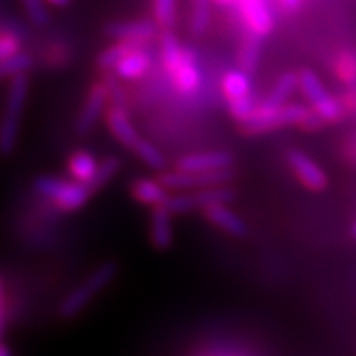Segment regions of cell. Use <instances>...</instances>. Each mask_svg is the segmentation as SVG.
Instances as JSON below:
<instances>
[{
  "instance_id": "e575fe53",
  "label": "cell",
  "mask_w": 356,
  "mask_h": 356,
  "mask_svg": "<svg viewBox=\"0 0 356 356\" xmlns=\"http://www.w3.org/2000/svg\"><path fill=\"white\" fill-rule=\"evenodd\" d=\"M0 356H13V353H11V349L8 347V343H4L2 340H0Z\"/></svg>"
},
{
  "instance_id": "f1b7e54d",
  "label": "cell",
  "mask_w": 356,
  "mask_h": 356,
  "mask_svg": "<svg viewBox=\"0 0 356 356\" xmlns=\"http://www.w3.org/2000/svg\"><path fill=\"white\" fill-rule=\"evenodd\" d=\"M42 58L49 67L60 70L71 62V51L64 42H49L44 47Z\"/></svg>"
},
{
  "instance_id": "d6a6232c",
  "label": "cell",
  "mask_w": 356,
  "mask_h": 356,
  "mask_svg": "<svg viewBox=\"0 0 356 356\" xmlns=\"http://www.w3.org/2000/svg\"><path fill=\"white\" fill-rule=\"evenodd\" d=\"M342 156L347 164L356 165V136L349 138L342 147Z\"/></svg>"
},
{
  "instance_id": "83f0119b",
  "label": "cell",
  "mask_w": 356,
  "mask_h": 356,
  "mask_svg": "<svg viewBox=\"0 0 356 356\" xmlns=\"http://www.w3.org/2000/svg\"><path fill=\"white\" fill-rule=\"evenodd\" d=\"M22 47L24 38L17 29L10 28V26L0 28V60L17 55V53L22 51Z\"/></svg>"
},
{
  "instance_id": "4316f807",
  "label": "cell",
  "mask_w": 356,
  "mask_h": 356,
  "mask_svg": "<svg viewBox=\"0 0 356 356\" xmlns=\"http://www.w3.org/2000/svg\"><path fill=\"white\" fill-rule=\"evenodd\" d=\"M31 67H33V56L20 51L17 55L10 56V58L0 60V79H4V76L11 79V76L22 75V73H28Z\"/></svg>"
},
{
  "instance_id": "8992f818",
  "label": "cell",
  "mask_w": 356,
  "mask_h": 356,
  "mask_svg": "<svg viewBox=\"0 0 356 356\" xmlns=\"http://www.w3.org/2000/svg\"><path fill=\"white\" fill-rule=\"evenodd\" d=\"M298 91L304 95L314 113H318L327 126L340 124L346 118L347 111L342 106V100L329 93L320 76L313 70L298 71Z\"/></svg>"
},
{
  "instance_id": "cb8c5ba5",
  "label": "cell",
  "mask_w": 356,
  "mask_h": 356,
  "mask_svg": "<svg viewBox=\"0 0 356 356\" xmlns=\"http://www.w3.org/2000/svg\"><path fill=\"white\" fill-rule=\"evenodd\" d=\"M136 44H127V42H111L108 47H104L102 51L97 56V67H99L100 73L108 75V73H113L115 66L118 62L122 60L124 56L129 55L133 49H136Z\"/></svg>"
},
{
  "instance_id": "5b68a950",
  "label": "cell",
  "mask_w": 356,
  "mask_h": 356,
  "mask_svg": "<svg viewBox=\"0 0 356 356\" xmlns=\"http://www.w3.org/2000/svg\"><path fill=\"white\" fill-rule=\"evenodd\" d=\"M253 75L240 67L227 70L220 79V93L227 113L236 124L245 122L254 113L258 100L253 93Z\"/></svg>"
},
{
  "instance_id": "603a6c76",
  "label": "cell",
  "mask_w": 356,
  "mask_h": 356,
  "mask_svg": "<svg viewBox=\"0 0 356 356\" xmlns=\"http://www.w3.org/2000/svg\"><path fill=\"white\" fill-rule=\"evenodd\" d=\"M131 151L133 155L149 169H155V171L162 173V171H165V168H168V160H165L164 153H162L153 142L145 140L142 136L136 140V144L133 145Z\"/></svg>"
},
{
  "instance_id": "52a82bcc",
  "label": "cell",
  "mask_w": 356,
  "mask_h": 356,
  "mask_svg": "<svg viewBox=\"0 0 356 356\" xmlns=\"http://www.w3.org/2000/svg\"><path fill=\"white\" fill-rule=\"evenodd\" d=\"M109 102H111V84L106 80H95L93 84L89 86L84 102H82L79 115H76V135L86 136L93 131L100 117L106 115Z\"/></svg>"
},
{
  "instance_id": "8fae6325",
  "label": "cell",
  "mask_w": 356,
  "mask_h": 356,
  "mask_svg": "<svg viewBox=\"0 0 356 356\" xmlns=\"http://www.w3.org/2000/svg\"><path fill=\"white\" fill-rule=\"evenodd\" d=\"M236 6L248 31L262 38H267L275 31V15L269 0H236Z\"/></svg>"
},
{
  "instance_id": "8d00e7d4",
  "label": "cell",
  "mask_w": 356,
  "mask_h": 356,
  "mask_svg": "<svg viewBox=\"0 0 356 356\" xmlns=\"http://www.w3.org/2000/svg\"><path fill=\"white\" fill-rule=\"evenodd\" d=\"M351 236L356 240V220L353 222V225H351Z\"/></svg>"
},
{
  "instance_id": "ac0fdd59",
  "label": "cell",
  "mask_w": 356,
  "mask_h": 356,
  "mask_svg": "<svg viewBox=\"0 0 356 356\" xmlns=\"http://www.w3.org/2000/svg\"><path fill=\"white\" fill-rule=\"evenodd\" d=\"M100 160L95 156L93 151L89 149H76L67 156L66 171L67 177L76 180V182L89 184L97 175Z\"/></svg>"
},
{
  "instance_id": "277c9868",
  "label": "cell",
  "mask_w": 356,
  "mask_h": 356,
  "mask_svg": "<svg viewBox=\"0 0 356 356\" xmlns=\"http://www.w3.org/2000/svg\"><path fill=\"white\" fill-rule=\"evenodd\" d=\"M29 79L28 73L11 76L8 95H6L4 115L0 120V153L10 155L13 153L17 140H19L20 122H22L24 108L28 102Z\"/></svg>"
},
{
  "instance_id": "3957f363",
  "label": "cell",
  "mask_w": 356,
  "mask_h": 356,
  "mask_svg": "<svg viewBox=\"0 0 356 356\" xmlns=\"http://www.w3.org/2000/svg\"><path fill=\"white\" fill-rule=\"evenodd\" d=\"M118 275V264L108 260V262H102L100 266H97L93 271L89 273L84 280L76 284V287L67 293L62 302L58 304V318L62 320H73L76 318L86 307L91 305V302L97 298V296L102 293V291L108 289V286L111 284Z\"/></svg>"
},
{
  "instance_id": "d4e9b609",
  "label": "cell",
  "mask_w": 356,
  "mask_h": 356,
  "mask_svg": "<svg viewBox=\"0 0 356 356\" xmlns=\"http://www.w3.org/2000/svg\"><path fill=\"white\" fill-rule=\"evenodd\" d=\"M120 168H122V162H120V159H117V156H106V159L100 160L97 175H95L93 180L89 182V188L93 189L95 195L99 191H102V189L111 182L113 178L117 177Z\"/></svg>"
},
{
  "instance_id": "1f68e13d",
  "label": "cell",
  "mask_w": 356,
  "mask_h": 356,
  "mask_svg": "<svg viewBox=\"0 0 356 356\" xmlns=\"http://www.w3.org/2000/svg\"><path fill=\"white\" fill-rule=\"evenodd\" d=\"M340 100H342V106L346 108L347 115H355L356 117V86L347 88V91L340 97Z\"/></svg>"
},
{
  "instance_id": "836d02e7",
  "label": "cell",
  "mask_w": 356,
  "mask_h": 356,
  "mask_svg": "<svg viewBox=\"0 0 356 356\" xmlns=\"http://www.w3.org/2000/svg\"><path fill=\"white\" fill-rule=\"evenodd\" d=\"M47 6H53V8H67L71 4V0H46Z\"/></svg>"
},
{
  "instance_id": "7402d4cb",
  "label": "cell",
  "mask_w": 356,
  "mask_h": 356,
  "mask_svg": "<svg viewBox=\"0 0 356 356\" xmlns=\"http://www.w3.org/2000/svg\"><path fill=\"white\" fill-rule=\"evenodd\" d=\"M215 0H191V15H189V31L195 38L206 35L211 24V13Z\"/></svg>"
},
{
  "instance_id": "e0dca14e",
  "label": "cell",
  "mask_w": 356,
  "mask_h": 356,
  "mask_svg": "<svg viewBox=\"0 0 356 356\" xmlns=\"http://www.w3.org/2000/svg\"><path fill=\"white\" fill-rule=\"evenodd\" d=\"M129 195L136 204L145 207L164 206L171 193L162 186L159 177H136L129 184Z\"/></svg>"
},
{
  "instance_id": "2e32d148",
  "label": "cell",
  "mask_w": 356,
  "mask_h": 356,
  "mask_svg": "<svg viewBox=\"0 0 356 356\" xmlns=\"http://www.w3.org/2000/svg\"><path fill=\"white\" fill-rule=\"evenodd\" d=\"M175 229L173 215L165 206L151 207L149 242L156 251H168L173 248Z\"/></svg>"
},
{
  "instance_id": "4fadbf2b",
  "label": "cell",
  "mask_w": 356,
  "mask_h": 356,
  "mask_svg": "<svg viewBox=\"0 0 356 356\" xmlns=\"http://www.w3.org/2000/svg\"><path fill=\"white\" fill-rule=\"evenodd\" d=\"M234 164L233 153L225 149L213 151H198V153H189L177 160L175 168L182 171H191V173H207V171H218V169H229Z\"/></svg>"
},
{
  "instance_id": "ba28073f",
  "label": "cell",
  "mask_w": 356,
  "mask_h": 356,
  "mask_svg": "<svg viewBox=\"0 0 356 356\" xmlns=\"http://www.w3.org/2000/svg\"><path fill=\"white\" fill-rule=\"evenodd\" d=\"M284 160H286L293 177L298 180V184L304 189L311 193H322L329 188V177L325 169L316 160L311 159L305 151L298 149V147H291L286 151Z\"/></svg>"
},
{
  "instance_id": "d590c367",
  "label": "cell",
  "mask_w": 356,
  "mask_h": 356,
  "mask_svg": "<svg viewBox=\"0 0 356 356\" xmlns=\"http://www.w3.org/2000/svg\"><path fill=\"white\" fill-rule=\"evenodd\" d=\"M215 4H218V6H231V4H236V0H215Z\"/></svg>"
},
{
  "instance_id": "7c38bea8",
  "label": "cell",
  "mask_w": 356,
  "mask_h": 356,
  "mask_svg": "<svg viewBox=\"0 0 356 356\" xmlns=\"http://www.w3.org/2000/svg\"><path fill=\"white\" fill-rule=\"evenodd\" d=\"M104 120H106V127H108V131L111 133L113 138L126 149H131L136 140L140 138L131 117H129V111H127L124 104H109L108 109H106V115H104Z\"/></svg>"
},
{
  "instance_id": "5bb4252c",
  "label": "cell",
  "mask_w": 356,
  "mask_h": 356,
  "mask_svg": "<svg viewBox=\"0 0 356 356\" xmlns=\"http://www.w3.org/2000/svg\"><path fill=\"white\" fill-rule=\"evenodd\" d=\"M200 213L220 233L229 234L234 238H242L248 234V224L240 218L238 213L231 209L229 204H213V206L204 207Z\"/></svg>"
},
{
  "instance_id": "4dcf8cb0",
  "label": "cell",
  "mask_w": 356,
  "mask_h": 356,
  "mask_svg": "<svg viewBox=\"0 0 356 356\" xmlns=\"http://www.w3.org/2000/svg\"><path fill=\"white\" fill-rule=\"evenodd\" d=\"M10 318V307H8V293H6L4 278L0 277V338L4 334L6 325Z\"/></svg>"
},
{
  "instance_id": "9a60e30c",
  "label": "cell",
  "mask_w": 356,
  "mask_h": 356,
  "mask_svg": "<svg viewBox=\"0 0 356 356\" xmlns=\"http://www.w3.org/2000/svg\"><path fill=\"white\" fill-rule=\"evenodd\" d=\"M151 67H153V53L147 49V46H140L118 62L113 70V75L126 82H135L144 79Z\"/></svg>"
},
{
  "instance_id": "d6986e66",
  "label": "cell",
  "mask_w": 356,
  "mask_h": 356,
  "mask_svg": "<svg viewBox=\"0 0 356 356\" xmlns=\"http://www.w3.org/2000/svg\"><path fill=\"white\" fill-rule=\"evenodd\" d=\"M262 37L245 29V33L240 38L238 49H236V67L253 75L260 64V58H262Z\"/></svg>"
},
{
  "instance_id": "9c48e42d",
  "label": "cell",
  "mask_w": 356,
  "mask_h": 356,
  "mask_svg": "<svg viewBox=\"0 0 356 356\" xmlns=\"http://www.w3.org/2000/svg\"><path fill=\"white\" fill-rule=\"evenodd\" d=\"M165 75L173 86L175 93L178 97H184V99L197 97L202 88V80H204L197 53L188 46L184 49L182 56L177 60V64L169 71H165Z\"/></svg>"
},
{
  "instance_id": "f546056e",
  "label": "cell",
  "mask_w": 356,
  "mask_h": 356,
  "mask_svg": "<svg viewBox=\"0 0 356 356\" xmlns=\"http://www.w3.org/2000/svg\"><path fill=\"white\" fill-rule=\"evenodd\" d=\"M24 10L28 13L29 20L37 26H46L49 22V11H47L46 0H20Z\"/></svg>"
},
{
  "instance_id": "ffe728a7",
  "label": "cell",
  "mask_w": 356,
  "mask_h": 356,
  "mask_svg": "<svg viewBox=\"0 0 356 356\" xmlns=\"http://www.w3.org/2000/svg\"><path fill=\"white\" fill-rule=\"evenodd\" d=\"M298 91V73H284L277 79L273 88L267 91L262 100H258V108L275 109L289 102L291 95Z\"/></svg>"
},
{
  "instance_id": "7a4b0ae2",
  "label": "cell",
  "mask_w": 356,
  "mask_h": 356,
  "mask_svg": "<svg viewBox=\"0 0 356 356\" xmlns=\"http://www.w3.org/2000/svg\"><path fill=\"white\" fill-rule=\"evenodd\" d=\"M33 191L53 209H56L58 213H66V215L84 209L95 197L89 184L76 182L70 177L62 178L53 177V175H42V177L35 178Z\"/></svg>"
},
{
  "instance_id": "6da1fadb",
  "label": "cell",
  "mask_w": 356,
  "mask_h": 356,
  "mask_svg": "<svg viewBox=\"0 0 356 356\" xmlns=\"http://www.w3.org/2000/svg\"><path fill=\"white\" fill-rule=\"evenodd\" d=\"M327 126L318 113H314L309 104L287 102L280 108L264 109L258 108L245 120L238 124L240 133L244 136H262L267 133L280 131L286 127H298L300 131L316 133Z\"/></svg>"
},
{
  "instance_id": "44dd1931",
  "label": "cell",
  "mask_w": 356,
  "mask_h": 356,
  "mask_svg": "<svg viewBox=\"0 0 356 356\" xmlns=\"http://www.w3.org/2000/svg\"><path fill=\"white\" fill-rule=\"evenodd\" d=\"M331 71L340 84L347 88L356 86V47H343L334 53L331 60Z\"/></svg>"
},
{
  "instance_id": "74e56055",
  "label": "cell",
  "mask_w": 356,
  "mask_h": 356,
  "mask_svg": "<svg viewBox=\"0 0 356 356\" xmlns=\"http://www.w3.org/2000/svg\"><path fill=\"white\" fill-rule=\"evenodd\" d=\"M218 356H240V355H233V353H231V355H218Z\"/></svg>"
},
{
  "instance_id": "484cf974",
  "label": "cell",
  "mask_w": 356,
  "mask_h": 356,
  "mask_svg": "<svg viewBox=\"0 0 356 356\" xmlns=\"http://www.w3.org/2000/svg\"><path fill=\"white\" fill-rule=\"evenodd\" d=\"M178 0H151V15L160 31L171 29L177 20Z\"/></svg>"
},
{
  "instance_id": "30bf717a",
  "label": "cell",
  "mask_w": 356,
  "mask_h": 356,
  "mask_svg": "<svg viewBox=\"0 0 356 356\" xmlns=\"http://www.w3.org/2000/svg\"><path fill=\"white\" fill-rule=\"evenodd\" d=\"M104 35L111 38L113 42L149 46L155 38H159L160 28L153 19L117 20V22H109L104 26Z\"/></svg>"
}]
</instances>
